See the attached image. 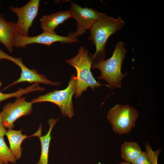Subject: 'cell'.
<instances>
[{"label": "cell", "mask_w": 164, "mask_h": 164, "mask_svg": "<svg viewBox=\"0 0 164 164\" xmlns=\"http://www.w3.org/2000/svg\"><path fill=\"white\" fill-rule=\"evenodd\" d=\"M125 21L120 17L117 18L108 16L104 13L89 29V39L95 45L96 51L91 56L93 62L104 60L105 46L109 37L123 27Z\"/></svg>", "instance_id": "1"}, {"label": "cell", "mask_w": 164, "mask_h": 164, "mask_svg": "<svg viewBox=\"0 0 164 164\" xmlns=\"http://www.w3.org/2000/svg\"><path fill=\"white\" fill-rule=\"evenodd\" d=\"M124 46V43L118 42L110 58L94 62L92 66V68L98 69L101 72L97 78L106 81L112 89L121 87V80L127 74L121 72L122 63L127 53Z\"/></svg>", "instance_id": "2"}, {"label": "cell", "mask_w": 164, "mask_h": 164, "mask_svg": "<svg viewBox=\"0 0 164 164\" xmlns=\"http://www.w3.org/2000/svg\"><path fill=\"white\" fill-rule=\"evenodd\" d=\"M66 62L74 67L77 73L76 88L75 97H80L83 92H85L88 87L94 91L96 88L102 85L94 77L91 71L93 61L88 54V51L84 47H81L77 54L75 57L66 60Z\"/></svg>", "instance_id": "3"}, {"label": "cell", "mask_w": 164, "mask_h": 164, "mask_svg": "<svg viewBox=\"0 0 164 164\" xmlns=\"http://www.w3.org/2000/svg\"><path fill=\"white\" fill-rule=\"evenodd\" d=\"M76 77L72 75L65 89L49 92L33 98L31 102L32 104L43 102L52 103L59 107L63 115L71 118L74 114L72 99L76 93Z\"/></svg>", "instance_id": "4"}, {"label": "cell", "mask_w": 164, "mask_h": 164, "mask_svg": "<svg viewBox=\"0 0 164 164\" xmlns=\"http://www.w3.org/2000/svg\"><path fill=\"white\" fill-rule=\"evenodd\" d=\"M139 115L137 110L128 104L115 105L108 111L107 118L113 131L119 135L129 133L135 126Z\"/></svg>", "instance_id": "5"}, {"label": "cell", "mask_w": 164, "mask_h": 164, "mask_svg": "<svg viewBox=\"0 0 164 164\" xmlns=\"http://www.w3.org/2000/svg\"><path fill=\"white\" fill-rule=\"evenodd\" d=\"M75 32H70L68 35L61 36L57 34L54 31H43L37 36L29 37L17 34L14 41L13 46L24 48L27 45L39 43L50 46L53 43L60 42L63 43H71L78 42Z\"/></svg>", "instance_id": "6"}, {"label": "cell", "mask_w": 164, "mask_h": 164, "mask_svg": "<svg viewBox=\"0 0 164 164\" xmlns=\"http://www.w3.org/2000/svg\"><path fill=\"white\" fill-rule=\"evenodd\" d=\"M32 110V104L26 101L25 97L17 98L14 102L6 104L1 112L4 127L5 128H13L14 123L17 119L30 114Z\"/></svg>", "instance_id": "7"}, {"label": "cell", "mask_w": 164, "mask_h": 164, "mask_svg": "<svg viewBox=\"0 0 164 164\" xmlns=\"http://www.w3.org/2000/svg\"><path fill=\"white\" fill-rule=\"evenodd\" d=\"M69 10L72 18L77 22V29L75 32L77 36L89 29L92 25L104 14L94 9L82 7L73 2H70Z\"/></svg>", "instance_id": "8"}, {"label": "cell", "mask_w": 164, "mask_h": 164, "mask_svg": "<svg viewBox=\"0 0 164 164\" xmlns=\"http://www.w3.org/2000/svg\"><path fill=\"white\" fill-rule=\"evenodd\" d=\"M3 59L12 61L17 64L20 68L21 73L18 79L5 87L3 90L18 83L25 82L31 83H41L52 86H58L60 84L59 82H53L47 79L45 75L39 73L36 70L28 68L23 63L21 58L12 57L0 49V60Z\"/></svg>", "instance_id": "9"}, {"label": "cell", "mask_w": 164, "mask_h": 164, "mask_svg": "<svg viewBox=\"0 0 164 164\" xmlns=\"http://www.w3.org/2000/svg\"><path fill=\"white\" fill-rule=\"evenodd\" d=\"M39 2V0H31L20 8L10 6V11L16 14L18 17L16 23L18 34L28 36L29 29L38 14Z\"/></svg>", "instance_id": "10"}, {"label": "cell", "mask_w": 164, "mask_h": 164, "mask_svg": "<svg viewBox=\"0 0 164 164\" xmlns=\"http://www.w3.org/2000/svg\"><path fill=\"white\" fill-rule=\"evenodd\" d=\"M18 34L16 23L7 21L0 13V43L3 44L10 53L13 51L14 39Z\"/></svg>", "instance_id": "11"}, {"label": "cell", "mask_w": 164, "mask_h": 164, "mask_svg": "<svg viewBox=\"0 0 164 164\" xmlns=\"http://www.w3.org/2000/svg\"><path fill=\"white\" fill-rule=\"evenodd\" d=\"M22 129L15 130L9 128L5 134L9 142V148L16 160L21 158L22 149L21 145L23 141L30 137L34 136L39 137L41 135V127L37 132L31 136H27L26 135L22 134Z\"/></svg>", "instance_id": "12"}, {"label": "cell", "mask_w": 164, "mask_h": 164, "mask_svg": "<svg viewBox=\"0 0 164 164\" xmlns=\"http://www.w3.org/2000/svg\"><path fill=\"white\" fill-rule=\"evenodd\" d=\"M70 18L72 16L69 10L43 15L40 19L41 27L43 31H54L59 25Z\"/></svg>", "instance_id": "13"}, {"label": "cell", "mask_w": 164, "mask_h": 164, "mask_svg": "<svg viewBox=\"0 0 164 164\" xmlns=\"http://www.w3.org/2000/svg\"><path fill=\"white\" fill-rule=\"evenodd\" d=\"M58 119H50L48 121L50 127L47 133L44 135H40L39 138L41 144V151L40 159L36 164H48V154L52 130Z\"/></svg>", "instance_id": "14"}, {"label": "cell", "mask_w": 164, "mask_h": 164, "mask_svg": "<svg viewBox=\"0 0 164 164\" xmlns=\"http://www.w3.org/2000/svg\"><path fill=\"white\" fill-rule=\"evenodd\" d=\"M142 152L141 147L136 142L125 141L121 147L122 159L130 163L136 159Z\"/></svg>", "instance_id": "15"}, {"label": "cell", "mask_w": 164, "mask_h": 164, "mask_svg": "<svg viewBox=\"0 0 164 164\" xmlns=\"http://www.w3.org/2000/svg\"><path fill=\"white\" fill-rule=\"evenodd\" d=\"M45 88L40 87L39 83H34L31 86L25 88H19L16 91L9 94H5L0 92V103L9 98L15 97L16 98L21 97L22 96L29 93L36 91H43Z\"/></svg>", "instance_id": "16"}, {"label": "cell", "mask_w": 164, "mask_h": 164, "mask_svg": "<svg viewBox=\"0 0 164 164\" xmlns=\"http://www.w3.org/2000/svg\"><path fill=\"white\" fill-rule=\"evenodd\" d=\"M16 159L9 148L8 147L4 139L0 137V161L4 164L16 163Z\"/></svg>", "instance_id": "17"}, {"label": "cell", "mask_w": 164, "mask_h": 164, "mask_svg": "<svg viewBox=\"0 0 164 164\" xmlns=\"http://www.w3.org/2000/svg\"><path fill=\"white\" fill-rule=\"evenodd\" d=\"M149 145H145L146 151L142 152L140 155L131 164H152V159L149 149Z\"/></svg>", "instance_id": "18"}, {"label": "cell", "mask_w": 164, "mask_h": 164, "mask_svg": "<svg viewBox=\"0 0 164 164\" xmlns=\"http://www.w3.org/2000/svg\"><path fill=\"white\" fill-rule=\"evenodd\" d=\"M149 148L152 157V164H158V159L161 151V149L159 148L156 150L153 151L149 146ZM118 164H131V163L123 161L120 162Z\"/></svg>", "instance_id": "19"}, {"label": "cell", "mask_w": 164, "mask_h": 164, "mask_svg": "<svg viewBox=\"0 0 164 164\" xmlns=\"http://www.w3.org/2000/svg\"><path fill=\"white\" fill-rule=\"evenodd\" d=\"M7 130L4 127L1 112H0V137H4L5 135Z\"/></svg>", "instance_id": "20"}, {"label": "cell", "mask_w": 164, "mask_h": 164, "mask_svg": "<svg viewBox=\"0 0 164 164\" xmlns=\"http://www.w3.org/2000/svg\"><path fill=\"white\" fill-rule=\"evenodd\" d=\"M2 83L0 81V88L2 87Z\"/></svg>", "instance_id": "21"}, {"label": "cell", "mask_w": 164, "mask_h": 164, "mask_svg": "<svg viewBox=\"0 0 164 164\" xmlns=\"http://www.w3.org/2000/svg\"><path fill=\"white\" fill-rule=\"evenodd\" d=\"M0 164H4L3 163H2V162L0 161Z\"/></svg>", "instance_id": "22"}, {"label": "cell", "mask_w": 164, "mask_h": 164, "mask_svg": "<svg viewBox=\"0 0 164 164\" xmlns=\"http://www.w3.org/2000/svg\"></svg>", "instance_id": "23"}]
</instances>
